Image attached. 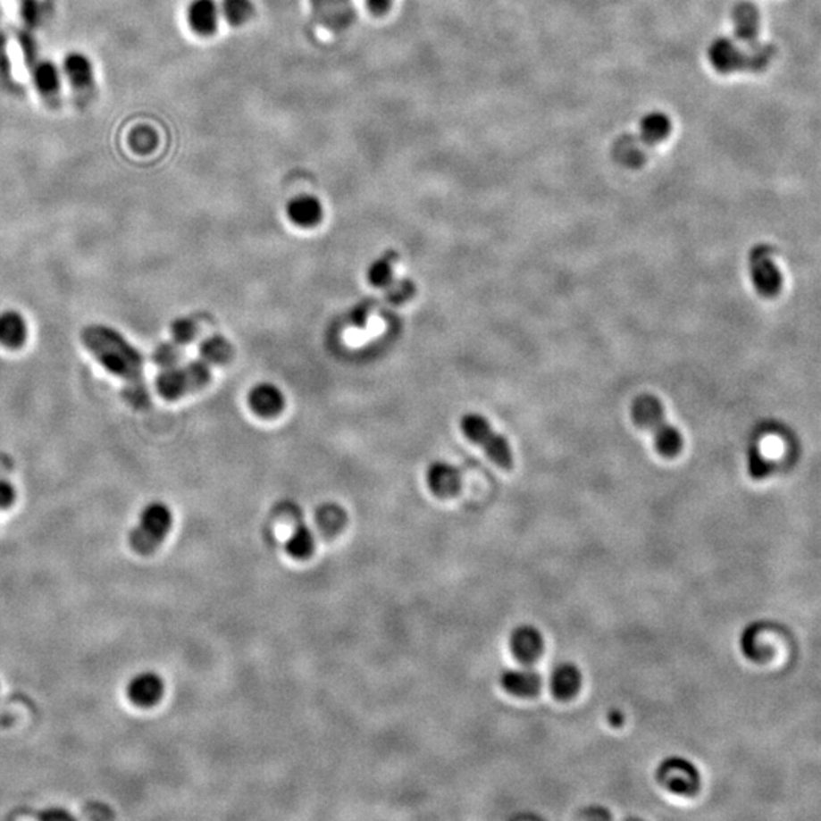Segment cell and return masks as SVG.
I'll return each instance as SVG.
<instances>
[{"label": "cell", "instance_id": "cell-29", "mask_svg": "<svg viewBox=\"0 0 821 821\" xmlns=\"http://www.w3.org/2000/svg\"><path fill=\"white\" fill-rule=\"evenodd\" d=\"M181 348L177 342H163L160 344L155 352H154L153 359L154 363L157 364L158 367L164 370V368L175 367L179 365L180 359H181Z\"/></svg>", "mask_w": 821, "mask_h": 821}, {"label": "cell", "instance_id": "cell-13", "mask_svg": "<svg viewBox=\"0 0 821 821\" xmlns=\"http://www.w3.org/2000/svg\"><path fill=\"white\" fill-rule=\"evenodd\" d=\"M220 14V6L214 0H192L186 11V21L194 34L210 37L218 29Z\"/></svg>", "mask_w": 821, "mask_h": 821}, {"label": "cell", "instance_id": "cell-34", "mask_svg": "<svg viewBox=\"0 0 821 821\" xmlns=\"http://www.w3.org/2000/svg\"><path fill=\"white\" fill-rule=\"evenodd\" d=\"M394 0H365L367 10L372 13L373 16H385L388 11L391 10Z\"/></svg>", "mask_w": 821, "mask_h": 821}, {"label": "cell", "instance_id": "cell-5", "mask_svg": "<svg viewBox=\"0 0 821 821\" xmlns=\"http://www.w3.org/2000/svg\"><path fill=\"white\" fill-rule=\"evenodd\" d=\"M172 511L163 502L145 507L138 525L130 532V546L140 556L153 554L172 528Z\"/></svg>", "mask_w": 821, "mask_h": 821}, {"label": "cell", "instance_id": "cell-23", "mask_svg": "<svg viewBox=\"0 0 821 821\" xmlns=\"http://www.w3.org/2000/svg\"><path fill=\"white\" fill-rule=\"evenodd\" d=\"M398 259V253L393 250L387 251L385 255L381 256L368 268V281L374 288H385L387 289L388 286L394 281V265H396Z\"/></svg>", "mask_w": 821, "mask_h": 821}, {"label": "cell", "instance_id": "cell-14", "mask_svg": "<svg viewBox=\"0 0 821 821\" xmlns=\"http://www.w3.org/2000/svg\"><path fill=\"white\" fill-rule=\"evenodd\" d=\"M128 699L138 708H151L164 694V683L155 673L138 674L127 686Z\"/></svg>", "mask_w": 821, "mask_h": 821}, {"label": "cell", "instance_id": "cell-35", "mask_svg": "<svg viewBox=\"0 0 821 821\" xmlns=\"http://www.w3.org/2000/svg\"><path fill=\"white\" fill-rule=\"evenodd\" d=\"M608 719H610V723H612L613 725H623V714H621L619 710H612V712L608 714Z\"/></svg>", "mask_w": 821, "mask_h": 821}, {"label": "cell", "instance_id": "cell-18", "mask_svg": "<svg viewBox=\"0 0 821 821\" xmlns=\"http://www.w3.org/2000/svg\"><path fill=\"white\" fill-rule=\"evenodd\" d=\"M63 77L66 78L71 86L77 88H88L95 80V69L92 62L86 54L71 52L63 60Z\"/></svg>", "mask_w": 821, "mask_h": 821}, {"label": "cell", "instance_id": "cell-24", "mask_svg": "<svg viewBox=\"0 0 821 821\" xmlns=\"http://www.w3.org/2000/svg\"><path fill=\"white\" fill-rule=\"evenodd\" d=\"M315 540L311 528L306 524H298L294 528L292 536L286 541V551L297 560H305L314 554Z\"/></svg>", "mask_w": 821, "mask_h": 821}, {"label": "cell", "instance_id": "cell-6", "mask_svg": "<svg viewBox=\"0 0 821 821\" xmlns=\"http://www.w3.org/2000/svg\"><path fill=\"white\" fill-rule=\"evenodd\" d=\"M212 379V368L205 361L164 368L155 379V388L164 400L179 398L205 388Z\"/></svg>", "mask_w": 821, "mask_h": 821}, {"label": "cell", "instance_id": "cell-33", "mask_svg": "<svg viewBox=\"0 0 821 821\" xmlns=\"http://www.w3.org/2000/svg\"><path fill=\"white\" fill-rule=\"evenodd\" d=\"M16 502V489L8 481L0 480V510L10 508Z\"/></svg>", "mask_w": 821, "mask_h": 821}, {"label": "cell", "instance_id": "cell-8", "mask_svg": "<svg viewBox=\"0 0 821 821\" xmlns=\"http://www.w3.org/2000/svg\"><path fill=\"white\" fill-rule=\"evenodd\" d=\"M775 250L768 245H756L749 256V270L751 281L758 294L766 298H773L782 289L781 270L773 259Z\"/></svg>", "mask_w": 821, "mask_h": 821}, {"label": "cell", "instance_id": "cell-17", "mask_svg": "<svg viewBox=\"0 0 821 821\" xmlns=\"http://www.w3.org/2000/svg\"><path fill=\"white\" fill-rule=\"evenodd\" d=\"M733 19L734 36L749 46L758 45L759 36L760 16L759 11L753 4L742 2L734 6L732 11Z\"/></svg>", "mask_w": 821, "mask_h": 821}, {"label": "cell", "instance_id": "cell-7", "mask_svg": "<svg viewBox=\"0 0 821 821\" xmlns=\"http://www.w3.org/2000/svg\"><path fill=\"white\" fill-rule=\"evenodd\" d=\"M656 779L677 796H694L700 788V773L697 767L680 756H671L660 762L656 771Z\"/></svg>", "mask_w": 821, "mask_h": 821}, {"label": "cell", "instance_id": "cell-16", "mask_svg": "<svg viewBox=\"0 0 821 821\" xmlns=\"http://www.w3.org/2000/svg\"><path fill=\"white\" fill-rule=\"evenodd\" d=\"M288 220L301 229H312L323 220V205L320 199L312 195H298L286 205Z\"/></svg>", "mask_w": 821, "mask_h": 821}, {"label": "cell", "instance_id": "cell-15", "mask_svg": "<svg viewBox=\"0 0 821 821\" xmlns=\"http://www.w3.org/2000/svg\"><path fill=\"white\" fill-rule=\"evenodd\" d=\"M500 682L508 694L521 697V699H530L540 692V674L528 666L508 669L502 674Z\"/></svg>", "mask_w": 821, "mask_h": 821}, {"label": "cell", "instance_id": "cell-9", "mask_svg": "<svg viewBox=\"0 0 821 821\" xmlns=\"http://www.w3.org/2000/svg\"><path fill=\"white\" fill-rule=\"evenodd\" d=\"M312 14L320 25L331 32L346 31L356 21L353 0H309Z\"/></svg>", "mask_w": 821, "mask_h": 821}, {"label": "cell", "instance_id": "cell-4", "mask_svg": "<svg viewBox=\"0 0 821 821\" xmlns=\"http://www.w3.org/2000/svg\"><path fill=\"white\" fill-rule=\"evenodd\" d=\"M459 426L465 439L484 450L491 463H495L504 470L513 469L515 457H513L508 440L499 432H496L484 415L473 413L465 414V417H461Z\"/></svg>", "mask_w": 821, "mask_h": 821}, {"label": "cell", "instance_id": "cell-20", "mask_svg": "<svg viewBox=\"0 0 821 821\" xmlns=\"http://www.w3.org/2000/svg\"><path fill=\"white\" fill-rule=\"evenodd\" d=\"M582 673L574 664H561L551 674V691L558 700H571L582 688Z\"/></svg>", "mask_w": 821, "mask_h": 821}, {"label": "cell", "instance_id": "cell-25", "mask_svg": "<svg viewBox=\"0 0 821 821\" xmlns=\"http://www.w3.org/2000/svg\"><path fill=\"white\" fill-rule=\"evenodd\" d=\"M62 69L52 62H43L37 64L34 69V84L41 95H54L62 86Z\"/></svg>", "mask_w": 821, "mask_h": 821}, {"label": "cell", "instance_id": "cell-1", "mask_svg": "<svg viewBox=\"0 0 821 821\" xmlns=\"http://www.w3.org/2000/svg\"><path fill=\"white\" fill-rule=\"evenodd\" d=\"M82 344L96 357L108 373L125 381V398L136 408L149 403L148 390L143 381V357L133 344L104 324H90L81 333Z\"/></svg>", "mask_w": 821, "mask_h": 821}, {"label": "cell", "instance_id": "cell-26", "mask_svg": "<svg viewBox=\"0 0 821 821\" xmlns=\"http://www.w3.org/2000/svg\"><path fill=\"white\" fill-rule=\"evenodd\" d=\"M315 521L324 534L333 536L348 524V515L337 504H324L316 510Z\"/></svg>", "mask_w": 821, "mask_h": 821}, {"label": "cell", "instance_id": "cell-12", "mask_svg": "<svg viewBox=\"0 0 821 821\" xmlns=\"http://www.w3.org/2000/svg\"><path fill=\"white\" fill-rule=\"evenodd\" d=\"M248 405L256 415L271 419L285 409V396L274 383L261 382L251 388Z\"/></svg>", "mask_w": 821, "mask_h": 821}, {"label": "cell", "instance_id": "cell-31", "mask_svg": "<svg viewBox=\"0 0 821 821\" xmlns=\"http://www.w3.org/2000/svg\"><path fill=\"white\" fill-rule=\"evenodd\" d=\"M749 470H750L751 476L756 480L766 478L773 470L770 459L760 452L758 446H751L750 452H749Z\"/></svg>", "mask_w": 821, "mask_h": 821}, {"label": "cell", "instance_id": "cell-27", "mask_svg": "<svg viewBox=\"0 0 821 821\" xmlns=\"http://www.w3.org/2000/svg\"><path fill=\"white\" fill-rule=\"evenodd\" d=\"M220 10L229 25L240 26L250 21L255 6L251 0H222Z\"/></svg>", "mask_w": 821, "mask_h": 821}, {"label": "cell", "instance_id": "cell-32", "mask_svg": "<svg viewBox=\"0 0 821 821\" xmlns=\"http://www.w3.org/2000/svg\"><path fill=\"white\" fill-rule=\"evenodd\" d=\"M387 289L388 300L394 305H402L405 301L411 300L415 294V285L409 281H393Z\"/></svg>", "mask_w": 821, "mask_h": 821}, {"label": "cell", "instance_id": "cell-2", "mask_svg": "<svg viewBox=\"0 0 821 821\" xmlns=\"http://www.w3.org/2000/svg\"><path fill=\"white\" fill-rule=\"evenodd\" d=\"M632 420L638 428L649 432L654 448L664 458H675L683 450V435L666 422L664 403L653 394H642L633 400Z\"/></svg>", "mask_w": 821, "mask_h": 821}, {"label": "cell", "instance_id": "cell-28", "mask_svg": "<svg viewBox=\"0 0 821 821\" xmlns=\"http://www.w3.org/2000/svg\"><path fill=\"white\" fill-rule=\"evenodd\" d=\"M615 155H616L617 162H621L628 168H639L647 158L634 138H619L615 147Z\"/></svg>", "mask_w": 821, "mask_h": 821}, {"label": "cell", "instance_id": "cell-22", "mask_svg": "<svg viewBox=\"0 0 821 821\" xmlns=\"http://www.w3.org/2000/svg\"><path fill=\"white\" fill-rule=\"evenodd\" d=\"M199 355L209 365H224L233 356V346L224 337L214 335L201 342Z\"/></svg>", "mask_w": 821, "mask_h": 821}, {"label": "cell", "instance_id": "cell-3", "mask_svg": "<svg viewBox=\"0 0 821 821\" xmlns=\"http://www.w3.org/2000/svg\"><path fill=\"white\" fill-rule=\"evenodd\" d=\"M775 56V47L771 45H756L750 52L741 51L729 38H716L709 47V60L712 66L721 73L750 71H760L767 69Z\"/></svg>", "mask_w": 821, "mask_h": 821}, {"label": "cell", "instance_id": "cell-11", "mask_svg": "<svg viewBox=\"0 0 821 821\" xmlns=\"http://www.w3.org/2000/svg\"><path fill=\"white\" fill-rule=\"evenodd\" d=\"M426 482L428 487L435 496L439 498H452L458 495L461 485H463V476L458 467L446 463V461H435L429 465L426 472Z\"/></svg>", "mask_w": 821, "mask_h": 821}, {"label": "cell", "instance_id": "cell-19", "mask_svg": "<svg viewBox=\"0 0 821 821\" xmlns=\"http://www.w3.org/2000/svg\"><path fill=\"white\" fill-rule=\"evenodd\" d=\"M28 339V324L16 311L0 314V346L8 350H19Z\"/></svg>", "mask_w": 821, "mask_h": 821}, {"label": "cell", "instance_id": "cell-10", "mask_svg": "<svg viewBox=\"0 0 821 821\" xmlns=\"http://www.w3.org/2000/svg\"><path fill=\"white\" fill-rule=\"evenodd\" d=\"M545 648L541 633L532 625H519L510 636V649L519 662L531 665L540 658Z\"/></svg>", "mask_w": 821, "mask_h": 821}, {"label": "cell", "instance_id": "cell-21", "mask_svg": "<svg viewBox=\"0 0 821 821\" xmlns=\"http://www.w3.org/2000/svg\"><path fill=\"white\" fill-rule=\"evenodd\" d=\"M671 121L664 113H651L647 114L641 122V138L647 145H656L664 142L671 134Z\"/></svg>", "mask_w": 821, "mask_h": 821}, {"label": "cell", "instance_id": "cell-30", "mask_svg": "<svg viewBox=\"0 0 821 821\" xmlns=\"http://www.w3.org/2000/svg\"><path fill=\"white\" fill-rule=\"evenodd\" d=\"M171 333H172L174 341L180 346L189 344L198 335V323L195 322L194 318L183 316V318H179V320H175L172 323Z\"/></svg>", "mask_w": 821, "mask_h": 821}]
</instances>
